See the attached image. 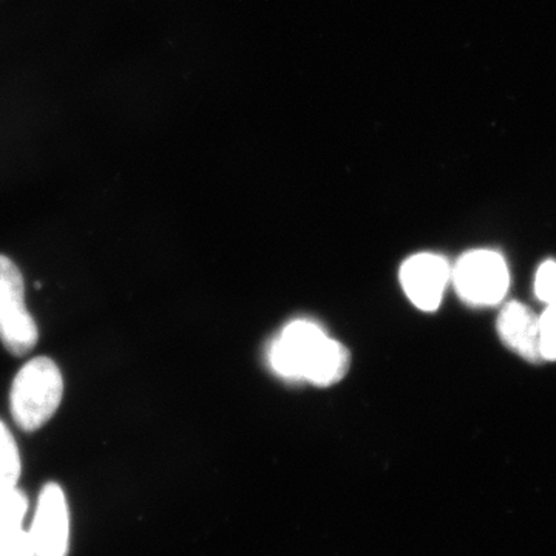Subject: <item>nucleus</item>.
I'll return each mask as SVG.
<instances>
[{
	"label": "nucleus",
	"mask_w": 556,
	"mask_h": 556,
	"mask_svg": "<svg viewBox=\"0 0 556 556\" xmlns=\"http://www.w3.org/2000/svg\"><path fill=\"white\" fill-rule=\"evenodd\" d=\"M64 396V378L56 362L36 357L24 365L13 380L10 409L21 430H39L54 416Z\"/></svg>",
	"instance_id": "f257e3e1"
},
{
	"label": "nucleus",
	"mask_w": 556,
	"mask_h": 556,
	"mask_svg": "<svg viewBox=\"0 0 556 556\" xmlns=\"http://www.w3.org/2000/svg\"><path fill=\"white\" fill-rule=\"evenodd\" d=\"M0 340L14 356L30 353L39 329L25 303V283L16 263L0 254Z\"/></svg>",
	"instance_id": "f03ea898"
},
{
	"label": "nucleus",
	"mask_w": 556,
	"mask_h": 556,
	"mask_svg": "<svg viewBox=\"0 0 556 556\" xmlns=\"http://www.w3.org/2000/svg\"><path fill=\"white\" fill-rule=\"evenodd\" d=\"M459 298L471 306H493L503 302L510 285L503 255L489 249L467 252L452 270Z\"/></svg>",
	"instance_id": "7ed1b4c3"
},
{
	"label": "nucleus",
	"mask_w": 556,
	"mask_h": 556,
	"mask_svg": "<svg viewBox=\"0 0 556 556\" xmlns=\"http://www.w3.org/2000/svg\"><path fill=\"white\" fill-rule=\"evenodd\" d=\"M28 535L36 556H68V504L64 490L56 482H49L40 490Z\"/></svg>",
	"instance_id": "20e7f679"
},
{
	"label": "nucleus",
	"mask_w": 556,
	"mask_h": 556,
	"mask_svg": "<svg viewBox=\"0 0 556 556\" xmlns=\"http://www.w3.org/2000/svg\"><path fill=\"white\" fill-rule=\"evenodd\" d=\"M452 269L448 262L437 254H417L401 268V283L416 308L437 311L444 298Z\"/></svg>",
	"instance_id": "39448f33"
},
{
	"label": "nucleus",
	"mask_w": 556,
	"mask_h": 556,
	"mask_svg": "<svg viewBox=\"0 0 556 556\" xmlns=\"http://www.w3.org/2000/svg\"><path fill=\"white\" fill-rule=\"evenodd\" d=\"M327 332L309 320H295L281 331L280 338L269 346L270 368L280 378L303 380L306 361Z\"/></svg>",
	"instance_id": "423d86ee"
},
{
	"label": "nucleus",
	"mask_w": 556,
	"mask_h": 556,
	"mask_svg": "<svg viewBox=\"0 0 556 556\" xmlns=\"http://www.w3.org/2000/svg\"><path fill=\"white\" fill-rule=\"evenodd\" d=\"M497 332L504 345L529 362L543 361L540 343V317L529 306L510 302L497 317Z\"/></svg>",
	"instance_id": "0eeeda50"
},
{
	"label": "nucleus",
	"mask_w": 556,
	"mask_h": 556,
	"mask_svg": "<svg viewBox=\"0 0 556 556\" xmlns=\"http://www.w3.org/2000/svg\"><path fill=\"white\" fill-rule=\"evenodd\" d=\"M350 368V353L338 340L328 336L311 353L303 369V380L317 387H329L345 378Z\"/></svg>",
	"instance_id": "6e6552de"
},
{
	"label": "nucleus",
	"mask_w": 556,
	"mask_h": 556,
	"mask_svg": "<svg viewBox=\"0 0 556 556\" xmlns=\"http://www.w3.org/2000/svg\"><path fill=\"white\" fill-rule=\"evenodd\" d=\"M28 497L21 489L0 493V556L9 554L17 536L24 532Z\"/></svg>",
	"instance_id": "1a4fd4ad"
},
{
	"label": "nucleus",
	"mask_w": 556,
	"mask_h": 556,
	"mask_svg": "<svg viewBox=\"0 0 556 556\" xmlns=\"http://www.w3.org/2000/svg\"><path fill=\"white\" fill-rule=\"evenodd\" d=\"M22 473L20 447L16 439L0 420V493L16 489Z\"/></svg>",
	"instance_id": "9d476101"
},
{
	"label": "nucleus",
	"mask_w": 556,
	"mask_h": 556,
	"mask_svg": "<svg viewBox=\"0 0 556 556\" xmlns=\"http://www.w3.org/2000/svg\"><path fill=\"white\" fill-rule=\"evenodd\" d=\"M540 343L543 361H556V302L540 317Z\"/></svg>",
	"instance_id": "9b49d317"
},
{
	"label": "nucleus",
	"mask_w": 556,
	"mask_h": 556,
	"mask_svg": "<svg viewBox=\"0 0 556 556\" xmlns=\"http://www.w3.org/2000/svg\"><path fill=\"white\" fill-rule=\"evenodd\" d=\"M535 294L538 300L546 305L556 302V262L554 260H547L538 268Z\"/></svg>",
	"instance_id": "f8f14e48"
},
{
	"label": "nucleus",
	"mask_w": 556,
	"mask_h": 556,
	"mask_svg": "<svg viewBox=\"0 0 556 556\" xmlns=\"http://www.w3.org/2000/svg\"><path fill=\"white\" fill-rule=\"evenodd\" d=\"M5 556H36L35 551H33L30 535H28V530H24L17 540L14 541L13 546H11L9 554Z\"/></svg>",
	"instance_id": "ddd939ff"
}]
</instances>
